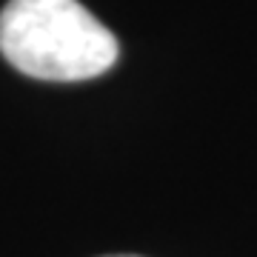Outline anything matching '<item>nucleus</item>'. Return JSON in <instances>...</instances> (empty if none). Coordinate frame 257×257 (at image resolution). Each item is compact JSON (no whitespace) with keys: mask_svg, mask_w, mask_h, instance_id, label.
<instances>
[{"mask_svg":"<svg viewBox=\"0 0 257 257\" xmlns=\"http://www.w3.org/2000/svg\"><path fill=\"white\" fill-rule=\"evenodd\" d=\"M0 52L37 80L97 77L117 60V40L80 0H9L0 12Z\"/></svg>","mask_w":257,"mask_h":257,"instance_id":"obj_1","label":"nucleus"},{"mask_svg":"<svg viewBox=\"0 0 257 257\" xmlns=\"http://www.w3.org/2000/svg\"><path fill=\"white\" fill-rule=\"evenodd\" d=\"M111 257H138V254H111Z\"/></svg>","mask_w":257,"mask_h":257,"instance_id":"obj_2","label":"nucleus"}]
</instances>
